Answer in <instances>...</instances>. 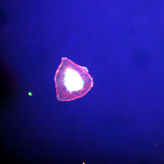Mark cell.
Segmentation results:
<instances>
[{
	"label": "cell",
	"instance_id": "cell-1",
	"mask_svg": "<svg viewBox=\"0 0 164 164\" xmlns=\"http://www.w3.org/2000/svg\"><path fill=\"white\" fill-rule=\"evenodd\" d=\"M57 99L69 101L83 97L93 86L86 67L63 57L54 77Z\"/></svg>",
	"mask_w": 164,
	"mask_h": 164
}]
</instances>
